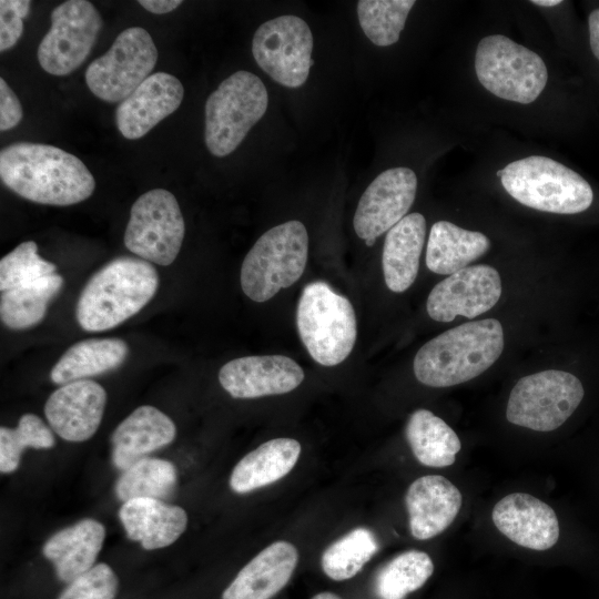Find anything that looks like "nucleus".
Wrapping results in <instances>:
<instances>
[{
  "label": "nucleus",
  "mask_w": 599,
  "mask_h": 599,
  "mask_svg": "<svg viewBox=\"0 0 599 599\" xmlns=\"http://www.w3.org/2000/svg\"><path fill=\"white\" fill-rule=\"evenodd\" d=\"M475 70L479 82L489 92L522 104L534 102L548 80L547 67L536 52L501 34L480 40Z\"/></svg>",
  "instance_id": "obj_8"
},
{
  "label": "nucleus",
  "mask_w": 599,
  "mask_h": 599,
  "mask_svg": "<svg viewBox=\"0 0 599 599\" xmlns=\"http://www.w3.org/2000/svg\"><path fill=\"white\" fill-rule=\"evenodd\" d=\"M54 443L52 430L34 414L22 415L16 428L1 426L0 471L2 474L14 471L24 448H51Z\"/></svg>",
  "instance_id": "obj_35"
},
{
  "label": "nucleus",
  "mask_w": 599,
  "mask_h": 599,
  "mask_svg": "<svg viewBox=\"0 0 599 599\" xmlns=\"http://www.w3.org/2000/svg\"><path fill=\"white\" fill-rule=\"evenodd\" d=\"M31 1L1 0L0 1V51L11 49L19 41L23 32V19L29 14Z\"/></svg>",
  "instance_id": "obj_38"
},
{
  "label": "nucleus",
  "mask_w": 599,
  "mask_h": 599,
  "mask_svg": "<svg viewBox=\"0 0 599 599\" xmlns=\"http://www.w3.org/2000/svg\"><path fill=\"white\" fill-rule=\"evenodd\" d=\"M296 324L307 352L323 366H335L345 361L357 336L353 305L322 281L304 287Z\"/></svg>",
  "instance_id": "obj_6"
},
{
  "label": "nucleus",
  "mask_w": 599,
  "mask_h": 599,
  "mask_svg": "<svg viewBox=\"0 0 599 599\" xmlns=\"http://www.w3.org/2000/svg\"><path fill=\"white\" fill-rule=\"evenodd\" d=\"M377 550L374 534L367 528H355L325 549L321 559L322 569L336 581L353 578Z\"/></svg>",
  "instance_id": "obj_33"
},
{
  "label": "nucleus",
  "mask_w": 599,
  "mask_h": 599,
  "mask_svg": "<svg viewBox=\"0 0 599 599\" xmlns=\"http://www.w3.org/2000/svg\"><path fill=\"white\" fill-rule=\"evenodd\" d=\"M175 435V425L167 415L150 405L140 406L112 433V463L123 471L152 451L171 444Z\"/></svg>",
  "instance_id": "obj_21"
},
{
  "label": "nucleus",
  "mask_w": 599,
  "mask_h": 599,
  "mask_svg": "<svg viewBox=\"0 0 599 599\" xmlns=\"http://www.w3.org/2000/svg\"><path fill=\"white\" fill-rule=\"evenodd\" d=\"M118 585L113 569L101 562L71 581L58 599H113Z\"/></svg>",
  "instance_id": "obj_37"
},
{
  "label": "nucleus",
  "mask_w": 599,
  "mask_h": 599,
  "mask_svg": "<svg viewBox=\"0 0 599 599\" xmlns=\"http://www.w3.org/2000/svg\"><path fill=\"white\" fill-rule=\"evenodd\" d=\"M106 404L105 389L94 380L62 385L48 398L44 414L52 430L68 441L91 438L100 426Z\"/></svg>",
  "instance_id": "obj_17"
},
{
  "label": "nucleus",
  "mask_w": 599,
  "mask_h": 599,
  "mask_svg": "<svg viewBox=\"0 0 599 599\" xmlns=\"http://www.w3.org/2000/svg\"><path fill=\"white\" fill-rule=\"evenodd\" d=\"M301 455V444L293 438H275L245 455L234 467L230 487L237 494L271 485L286 476Z\"/></svg>",
  "instance_id": "obj_26"
},
{
  "label": "nucleus",
  "mask_w": 599,
  "mask_h": 599,
  "mask_svg": "<svg viewBox=\"0 0 599 599\" xmlns=\"http://www.w3.org/2000/svg\"><path fill=\"white\" fill-rule=\"evenodd\" d=\"M406 438L416 459L428 467L453 465L461 448L460 439L451 427L423 408L410 415Z\"/></svg>",
  "instance_id": "obj_29"
},
{
  "label": "nucleus",
  "mask_w": 599,
  "mask_h": 599,
  "mask_svg": "<svg viewBox=\"0 0 599 599\" xmlns=\"http://www.w3.org/2000/svg\"><path fill=\"white\" fill-rule=\"evenodd\" d=\"M501 173H502V171H501V170L497 171V176H499V177H500V176H501Z\"/></svg>",
  "instance_id": "obj_44"
},
{
  "label": "nucleus",
  "mask_w": 599,
  "mask_h": 599,
  "mask_svg": "<svg viewBox=\"0 0 599 599\" xmlns=\"http://www.w3.org/2000/svg\"><path fill=\"white\" fill-rule=\"evenodd\" d=\"M416 190L417 176L409 167H392L377 175L357 204L353 220L357 236L373 246L378 236L406 216Z\"/></svg>",
  "instance_id": "obj_14"
},
{
  "label": "nucleus",
  "mask_w": 599,
  "mask_h": 599,
  "mask_svg": "<svg viewBox=\"0 0 599 599\" xmlns=\"http://www.w3.org/2000/svg\"><path fill=\"white\" fill-rule=\"evenodd\" d=\"M51 27L38 47L40 67L52 75H68L88 58L102 29V18L87 0H68L50 16Z\"/></svg>",
  "instance_id": "obj_13"
},
{
  "label": "nucleus",
  "mask_w": 599,
  "mask_h": 599,
  "mask_svg": "<svg viewBox=\"0 0 599 599\" xmlns=\"http://www.w3.org/2000/svg\"><path fill=\"white\" fill-rule=\"evenodd\" d=\"M583 396V386L575 375L542 370L520 378L512 387L506 418L536 432H551L573 414Z\"/></svg>",
  "instance_id": "obj_9"
},
{
  "label": "nucleus",
  "mask_w": 599,
  "mask_h": 599,
  "mask_svg": "<svg viewBox=\"0 0 599 599\" xmlns=\"http://www.w3.org/2000/svg\"><path fill=\"white\" fill-rule=\"evenodd\" d=\"M304 376L302 367L290 357L245 356L224 364L219 382L233 398H258L292 392Z\"/></svg>",
  "instance_id": "obj_16"
},
{
  "label": "nucleus",
  "mask_w": 599,
  "mask_h": 599,
  "mask_svg": "<svg viewBox=\"0 0 599 599\" xmlns=\"http://www.w3.org/2000/svg\"><path fill=\"white\" fill-rule=\"evenodd\" d=\"M104 538V526L85 518L52 535L42 554L53 564L58 578L71 582L94 566Z\"/></svg>",
  "instance_id": "obj_24"
},
{
  "label": "nucleus",
  "mask_w": 599,
  "mask_h": 599,
  "mask_svg": "<svg viewBox=\"0 0 599 599\" xmlns=\"http://www.w3.org/2000/svg\"><path fill=\"white\" fill-rule=\"evenodd\" d=\"M405 502L412 536L427 540L441 534L454 522L463 497L458 488L444 476L427 475L410 484Z\"/></svg>",
  "instance_id": "obj_20"
},
{
  "label": "nucleus",
  "mask_w": 599,
  "mask_h": 599,
  "mask_svg": "<svg viewBox=\"0 0 599 599\" xmlns=\"http://www.w3.org/2000/svg\"><path fill=\"white\" fill-rule=\"evenodd\" d=\"M493 522L512 542L532 550H547L559 539L555 510L525 493L502 497L493 508Z\"/></svg>",
  "instance_id": "obj_19"
},
{
  "label": "nucleus",
  "mask_w": 599,
  "mask_h": 599,
  "mask_svg": "<svg viewBox=\"0 0 599 599\" xmlns=\"http://www.w3.org/2000/svg\"><path fill=\"white\" fill-rule=\"evenodd\" d=\"M312 599H342L336 593L324 591L315 595Z\"/></svg>",
  "instance_id": "obj_43"
},
{
  "label": "nucleus",
  "mask_w": 599,
  "mask_h": 599,
  "mask_svg": "<svg viewBox=\"0 0 599 599\" xmlns=\"http://www.w3.org/2000/svg\"><path fill=\"white\" fill-rule=\"evenodd\" d=\"M500 181L519 203L542 212L576 214L592 203L589 183L566 165L542 155H530L506 165Z\"/></svg>",
  "instance_id": "obj_4"
},
{
  "label": "nucleus",
  "mask_w": 599,
  "mask_h": 599,
  "mask_svg": "<svg viewBox=\"0 0 599 599\" xmlns=\"http://www.w3.org/2000/svg\"><path fill=\"white\" fill-rule=\"evenodd\" d=\"M268 93L262 80L240 70L223 80L205 103V144L217 158L231 154L263 118Z\"/></svg>",
  "instance_id": "obj_7"
},
{
  "label": "nucleus",
  "mask_w": 599,
  "mask_h": 599,
  "mask_svg": "<svg viewBox=\"0 0 599 599\" xmlns=\"http://www.w3.org/2000/svg\"><path fill=\"white\" fill-rule=\"evenodd\" d=\"M119 518L126 536L146 550L170 546L187 526V515L183 508L153 498L123 502Z\"/></svg>",
  "instance_id": "obj_23"
},
{
  "label": "nucleus",
  "mask_w": 599,
  "mask_h": 599,
  "mask_svg": "<svg viewBox=\"0 0 599 599\" xmlns=\"http://www.w3.org/2000/svg\"><path fill=\"white\" fill-rule=\"evenodd\" d=\"M176 468L160 458H143L123 470L115 483V495L123 502L135 498L163 500L176 486Z\"/></svg>",
  "instance_id": "obj_31"
},
{
  "label": "nucleus",
  "mask_w": 599,
  "mask_h": 599,
  "mask_svg": "<svg viewBox=\"0 0 599 599\" xmlns=\"http://www.w3.org/2000/svg\"><path fill=\"white\" fill-rule=\"evenodd\" d=\"M425 235V217L416 212L406 215L387 232L382 265L385 283L392 292L402 293L416 280Z\"/></svg>",
  "instance_id": "obj_25"
},
{
  "label": "nucleus",
  "mask_w": 599,
  "mask_h": 599,
  "mask_svg": "<svg viewBox=\"0 0 599 599\" xmlns=\"http://www.w3.org/2000/svg\"><path fill=\"white\" fill-rule=\"evenodd\" d=\"M55 270L53 263L38 254L35 242H23L0 261V290L4 292L31 283L55 274Z\"/></svg>",
  "instance_id": "obj_36"
},
{
  "label": "nucleus",
  "mask_w": 599,
  "mask_h": 599,
  "mask_svg": "<svg viewBox=\"0 0 599 599\" xmlns=\"http://www.w3.org/2000/svg\"><path fill=\"white\" fill-rule=\"evenodd\" d=\"M129 354L128 344L116 337L89 338L70 346L50 372L54 384L85 379L118 368Z\"/></svg>",
  "instance_id": "obj_27"
},
{
  "label": "nucleus",
  "mask_w": 599,
  "mask_h": 599,
  "mask_svg": "<svg viewBox=\"0 0 599 599\" xmlns=\"http://www.w3.org/2000/svg\"><path fill=\"white\" fill-rule=\"evenodd\" d=\"M308 253L304 224L292 220L266 231L246 254L241 267V286L254 302H265L303 274Z\"/></svg>",
  "instance_id": "obj_5"
},
{
  "label": "nucleus",
  "mask_w": 599,
  "mask_h": 599,
  "mask_svg": "<svg viewBox=\"0 0 599 599\" xmlns=\"http://www.w3.org/2000/svg\"><path fill=\"white\" fill-rule=\"evenodd\" d=\"M490 247L489 238L448 221L433 224L426 248V265L436 274H454L468 266Z\"/></svg>",
  "instance_id": "obj_28"
},
{
  "label": "nucleus",
  "mask_w": 599,
  "mask_h": 599,
  "mask_svg": "<svg viewBox=\"0 0 599 599\" xmlns=\"http://www.w3.org/2000/svg\"><path fill=\"white\" fill-rule=\"evenodd\" d=\"M158 286V271L150 262L116 257L94 273L83 287L77 303V321L87 332L114 328L140 312Z\"/></svg>",
  "instance_id": "obj_3"
},
{
  "label": "nucleus",
  "mask_w": 599,
  "mask_h": 599,
  "mask_svg": "<svg viewBox=\"0 0 599 599\" xmlns=\"http://www.w3.org/2000/svg\"><path fill=\"white\" fill-rule=\"evenodd\" d=\"M313 34L297 16L284 14L262 23L252 40V53L258 67L276 83L296 89L309 74Z\"/></svg>",
  "instance_id": "obj_12"
},
{
  "label": "nucleus",
  "mask_w": 599,
  "mask_h": 599,
  "mask_svg": "<svg viewBox=\"0 0 599 599\" xmlns=\"http://www.w3.org/2000/svg\"><path fill=\"white\" fill-rule=\"evenodd\" d=\"M156 60L158 49L151 34L140 27L128 28L87 68V85L105 102H122L151 75Z\"/></svg>",
  "instance_id": "obj_11"
},
{
  "label": "nucleus",
  "mask_w": 599,
  "mask_h": 599,
  "mask_svg": "<svg viewBox=\"0 0 599 599\" xmlns=\"http://www.w3.org/2000/svg\"><path fill=\"white\" fill-rule=\"evenodd\" d=\"M297 561L298 552L293 544L275 541L240 570L222 599H270L288 582Z\"/></svg>",
  "instance_id": "obj_22"
},
{
  "label": "nucleus",
  "mask_w": 599,
  "mask_h": 599,
  "mask_svg": "<svg viewBox=\"0 0 599 599\" xmlns=\"http://www.w3.org/2000/svg\"><path fill=\"white\" fill-rule=\"evenodd\" d=\"M22 106L3 78L0 79V130L13 129L22 119Z\"/></svg>",
  "instance_id": "obj_39"
},
{
  "label": "nucleus",
  "mask_w": 599,
  "mask_h": 599,
  "mask_svg": "<svg viewBox=\"0 0 599 599\" xmlns=\"http://www.w3.org/2000/svg\"><path fill=\"white\" fill-rule=\"evenodd\" d=\"M501 295V280L486 264L467 266L440 281L430 291L426 308L437 322H451L456 316L474 318L494 307Z\"/></svg>",
  "instance_id": "obj_15"
},
{
  "label": "nucleus",
  "mask_w": 599,
  "mask_h": 599,
  "mask_svg": "<svg viewBox=\"0 0 599 599\" xmlns=\"http://www.w3.org/2000/svg\"><path fill=\"white\" fill-rule=\"evenodd\" d=\"M181 81L166 72L148 77L126 99L119 103L115 122L120 133L136 140L172 114L182 103Z\"/></svg>",
  "instance_id": "obj_18"
},
{
  "label": "nucleus",
  "mask_w": 599,
  "mask_h": 599,
  "mask_svg": "<svg viewBox=\"0 0 599 599\" xmlns=\"http://www.w3.org/2000/svg\"><path fill=\"white\" fill-rule=\"evenodd\" d=\"M62 285V276L52 274L2 292L1 322L16 331L39 324L47 313L49 302L60 292Z\"/></svg>",
  "instance_id": "obj_30"
},
{
  "label": "nucleus",
  "mask_w": 599,
  "mask_h": 599,
  "mask_svg": "<svg viewBox=\"0 0 599 599\" xmlns=\"http://www.w3.org/2000/svg\"><path fill=\"white\" fill-rule=\"evenodd\" d=\"M433 572L434 564L428 554L404 551L378 570L374 582L375 593L379 599H405L423 587Z\"/></svg>",
  "instance_id": "obj_32"
},
{
  "label": "nucleus",
  "mask_w": 599,
  "mask_h": 599,
  "mask_svg": "<svg viewBox=\"0 0 599 599\" xmlns=\"http://www.w3.org/2000/svg\"><path fill=\"white\" fill-rule=\"evenodd\" d=\"M413 0H362L357 3V16L365 35L378 47H388L398 41Z\"/></svg>",
  "instance_id": "obj_34"
},
{
  "label": "nucleus",
  "mask_w": 599,
  "mask_h": 599,
  "mask_svg": "<svg viewBox=\"0 0 599 599\" xmlns=\"http://www.w3.org/2000/svg\"><path fill=\"white\" fill-rule=\"evenodd\" d=\"M532 4L541 6V7H554L557 4H560V0H532Z\"/></svg>",
  "instance_id": "obj_42"
},
{
  "label": "nucleus",
  "mask_w": 599,
  "mask_h": 599,
  "mask_svg": "<svg viewBox=\"0 0 599 599\" xmlns=\"http://www.w3.org/2000/svg\"><path fill=\"white\" fill-rule=\"evenodd\" d=\"M185 224L175 196L154 189L133 203L124 233L125 247L144 261L172 264L182 246Z\"/></svg>",
  "instance_id": "obj_10"
},
{
  "label": "nucleus",
  "mask_w": 599,
  "mask_h": 599,
  "mask_svg": "<svg viewBox=\"0 0 599 599\" xmlns=\"http://www.w3.org/2000/svg\"><path fill=\"white\" fill-rule=\"evenodd\" d=\"M589 38L592 53L599 60V9L593 10L588 19Z\"/></svg>",
  "instance_id": "obj_41"
},
{
  "label": "nucleus",
  "mask_w": 599,
  "mask_h": 599,
  "mask_svg": "<svg viewBox=\"0 0 599 599\" xmlns=\"http://www.w3.org/2000/svg\"><path fill=\"white\" fill-rule=\"evenodd\" d=\"M504 345L499 321L465 323L425 343L414 358V374L430 387L458 385L488 369L501 355Z\"/></svg>",
  "instance_id": "obj_2"
},
{
  "label": "nucleus",
  "mask_w": 599,
  "mask_h": 599,
  "mask_svg": "<svg viewBox=\"0 0 599 599\" xmlns=\"http://www.w3.org/2000/svg\"><path fill=\"white\" fill-rule=\"evenodd\" d=\"M182 1L180 0H140L141 4L145 10L155 14L169 13L176 9Z\"/></svg>",
  "instance_id": "obj_40"
},
{
  "label": "nucleus",
  "mask_w": 599,
  "mask_h": 599,
  "mask_svg": "<svg viewBox=\"0 0 599 599\" xmlns=\"http://www.w3.org/2000/svg\"><path fill=\"white\" fill-rule=\"evenodd\" d=\"M2 183L19 196L68 206L90 197L95 180L75 155L50 144L17 142L0 152Z\"/></svg>",
  "instance_id": "obj_1"
}]
</instances>
